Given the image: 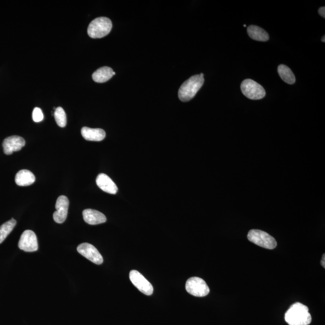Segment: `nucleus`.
<instances>
[{
	"label": "nucleus",
	"instance_id": "21",
	"mask_svg": "<svg viewBox=\"0 0 325 325\" xmlns=\"http://www.w3.org/2000/svg\"><path fill=\"white\" fill-rule=\"evenodd\" d=\"M32 118L33 120L35 122H41L44 120V114H43L41 108L39 107H35L34 108V111H33Z\"/></svg>",
	"mask_w": 325,
	"mask_h": 325
},
{
	"label": "nucleus",
	"instance_id": "24",
	"mask_svg": "<svg viewBox=\"0 0 325 325\" xmlns=\"http://www.w3.org/2000/svg\"><path fill=\"white\" fill-rule=\"evenodd\" d=\"M325 36H324L323 37H322V41L323 42H325Z\"/></svg>",
	"mask_w": 325,
	"mask_h": 325
},
{
	"label": "nucleus",
	"instance_id": "25",
	"mask_svg": "<svg viewBox=\"0 0 325 325\" xmlns=\"http://www.w3.org/2000/svg\"><path fill=\"white\" fill-rule=\"evenodd\" d=\"M246 27V25H244V27Z\"/></svg>",
	"mask_w": 325,
	"mask_h": 325
},
{
	"label": "nucleus",
	"instance_id": "11",
	"mask_svg": "<svg viewBox=\"0 0 325 325\" xmlns=\"http://www.w3.org/2000/svg\"><path fill=\"white\" fill-rule=\"evenodd\" d=\"M26 145V141L18 136H12L5 138L2 147L5 154L11 155L15 151H19Z\"/></svg>",
	"mask_w": 325,
	"mask_h": 325
},
{
	"label": "nucleus",
	"instance_id": "22",
	"mask_svg": "<svg viewBox=\"0 0 325 325\" xmlns=\"http://www.w3.org/2000/svg\"><path fill=\"white\" fill-rule=\"evenodd\" d=\"M319 14L320 15H321L322 17L325 18V7H321V8L319 9L318 11Z\"/></svg>",
	"mask_w": 325,
	"mask_h": 325
},
{
	"label": "nucleus",
	"instance_id": "19",
	"mask_svg": "<svg viewBox=\"0 0 325 325\" xmlns=\"http://www.w3.org/2000/svg\"><path fill=\"white\" fill-rule=\"evenodd\" d=\"M17 225V221L12 218L11 220L6 222L0 226V244L3 242L7 237L9 235L15 226Z\"/></svg>",
	"mask_w": 325,
	"mask_h": 325
},
{
	"label": "nucleus",
	"instance_id": "12",
	"mask_svg": "<svg viewBox=\"0 0 325 325\" xmlns=\"http://www.w3.org/2000/svg\"><path fill=\"white\" fill-rule=\"evenodd\" d=\"M97 185L105 192L115 195L118 192V188L116 184L109 176L105 173H100L96 179Z\"/></svg>",
	"mask_w": 325,
	"mask_h": 325
},
{
	"label": "nucleus",
	"instance_id": "6",
	"mask_svg": "<svg viewBox=\"0 0 325 325\" xmlns=\"http://www.w3.org/2000/svg\"><path fill=\"white\" fill-rule=\"evenodd\" d=\"M186 290L188 293L196 297L206 296L210 292V289L205 281L198 277L188 279L186 282Z\"/></svg>",
	"mask_w": 325,
	"mask_h": 325
},
{
	"label": "nucleus",
	"instance_id": "10",
	"mask_svg": "<svg viewBox=\"0 0 325 325\" xmlns=\"http://www.w3.org/2000/svg\"><path fill=\"white\" fill-rule=\"evenodd\" d=\"M69 205V201L67 196L61 195L58 198L55 206L56 211L53 214V219L55 222L62 223L66 221Z\"/></svg>",
	"mask_w": 325,
	"mask_h": 325
},
{
	"label": "nucleus",
	"instance_id": "18",
	"mask_svg": "<svg viewBox=\"0 0 325 325\" xmlns=\"http://www.w3.org/2000/svg\"><path fill=\"white\" fill-rule=\"evenodd\" d=\"M279 76L284 82L289 85H293L296 82V78L293 72L286 65H280L278 68Z\"/></svg>",
	"mask_w": 325,
	"mask_h": 325
},
{
	"label": "nucleus",
	"instance_id": "1",
	"mask_svg": "<svg viewBox=\"0 0 325 325\" xmlns=\"http://www.w3.org/2000/svg\"><path fill=\"white\" fill-rule=\"evenodd\" d=\"M284 317L289 325H309L312 321L308 307L299 302L292 305Z\"/></svg>",
	"mask_w": 325,
	"mask_h": 325
},
{
	"label": "nucleus",
	"instance_id": "20",
	"mask_svg": "<svg viewBox=\"0 0 325 325\" xmlns=\"http://www.w3.org/2000/svg\"><path fill=\"white\" fill-rule=\"evenodd\" d=\"M55 122L60 127L64 128L67 125V115L63 108L59 107L55 108L54 112Z\"/></svg>",
	"mask_w": 325,
	"mask_h": 325
},
{
	"label": "nucleus",
	"instance_id": "23",
	"mask_svg": "<svg viewBox=\"0 0 325 325\" xmlns=\"http://www.w3.org/2000/svg\"><path fill=\"white\" fill-rule=\"evenodd\" d=\"M325 254H324V256H323V257H322V260H321V264H322V266H323L324 268H325Z\"/></svg>",
	"mask_w": 325,
	"mask_h": 325
},
{
	"label": "nucleus",
	"instance_id": "15",
	"mask_svg": "<svg viewBox=\"0 0 325 325\" xmlns=\"http://www.w3.org/2000/svg\"><path fill=\"white\" fill-rule=\"evenodd\" d=\"M36 178L34 173L29 170L19 171L15 176V183L19 186H29L34 183Z\"/></svg>",
	"mask_w": 325,
	"mask_h": 325
},
{
	"label": "nucleus",
	"instance_id": "2",
	"mask_svg": "<svg viewBox=\"0 0 325 325\" xmlns=\"http://www.w3.org/2000/svg\"><path fill=\"white\" fill-rule=\"evenodd\" d=\"M204 77L200 75H195L186 80L181 86L178 90V98L181 102H187L193 99L203 86Z\"/></svg>",
	"mask_w": 325,
	"mask_h": 325
},
{
	"label": "nucleus",
	"instance_id": "4",
	"mask_svg": "<svg viewBox=\"0 0 325 325\" xmlns=\"http://www.w3.org/2000/svg\"><path fill=\"white\" fill-rule=\"evenodd\" d=\"M248 239L251 242L262 248L274 249L277 246V242L273 237L263 231L252 230L249 231Z\"/></svg>",
	"mask_w": 325,
	"mask_h": 325
},
{
	"label": "nucleus",
	"instance_id": "17",
	"mask_svg": "<svg viewBox=\"0 0 325 325\" xmlns=\"http://www.w3.org/2000/svg\"><path fill=\"white\" fill-rule=\"evenodd\" d=\"M247 30L249 37L256 41L266 42L269 39L268 33L259 27L252 25L248 27Z\"/></svg>",
	"mask_w": 325,
	"mask_h": 325
},
{
	"label": "nucleus",
	"instance_id": "14",
	"mask_svg": "<svg viewBox=\"0 0 325 325\" xmlns=\"http://www.w3.org/2000/svg\"><path fill=\"white\" fill-rule=\"evenodd\" d=\"M82 135L85 139L89 141H95L100 142L104 140L105 132L104 130L101 128H91L89 127H83L81 130Z\"/></svg>",
	"mask_w": 325,
	"mask_h": 325
},
{
	"label": "nucleus",
	"instance_id": "8",
	"mask_svg": "<svg viewBox=\"0 0 325 325\" xmlns=\"http://www.w3.org/2000/svg\"><path fill=\"white\" fill-rule=\"evenodd\" d=\"M77 251L85 258L98 265L103 263L102 256L101 255L97 249L91 244L87 243L80 244L77 247Z\"/></svg>",
	"mask_w": 325,
	"mask_h": 325
},
{
	"label": "nucleus",
	"instance_id": "3",
	"mask_svg": "<svg viewBox=\"0 0 325 325\" xmlns=\"http://www.w3.org/2000/svg\"><path fill=\"white\" fill-rule=\"evenodd\" d=\"M112 22L106 17H99L90 22L87 29L88 35L92 38H102L109 34Z\"/></svg>",
	"mask_w": 325,
	"mask_h": 325
},
{
	"label": "nucleus",
	"instance_id": "7",
	"mask_svg": "<svg viewBox=\"0 0 325 325\" xmlns=\"http://www.w3.org/2000/svg\"><path fill=\"white\" fill-rule=\"evenodd\" d=\"M130 281L138 291L146 295L150 296L153 293L154 289L149 281L137 271L133 270L130 273Z\"/></svg>",
	"mask_w": 325,
	"mask_h": 325
},
{
	"label": "nucleus",
	"instance_id": "5",
	"mask_svg": "<svg viewBox=\"0 0 325 325\" xmlns=\"http://www.w3.org/2000/svg\"><path fill=\"white\" fill-rule=\"evenodd\" d=\"M241 90L249 99L258 100L266 96L265 89L260 85L251 79H246L241 83Z\"/></svg>",
	"mask_w": 325,
	"mask_h": 325
},
{
	"label": "nucleus",
	"instance_id": "16",
	"mask_svg": "<svg viewBox=\"0 0 325 325\" xmlns=\"http://www.w3.org/2000/svg\"><path fill=\"white\" fill-rule=\"evenodd\" d=\"M115 74L112 68L104 67L96 70L92 75V79L95 82L102 83L108 81Z\"/></svg>",
	"mask_w": 325,
	"mask_h": 325
},
{
	"label": "nucleus",
	"instance_id": "9",
	"mask_svg": "<svg viewBox=\"0 0 325 325\" xmlns=\"http://www.w3.org/2000/svg\"><path fill=\"white\" fill-rule=\"evenodd\" d=\"M18 247L26 252H34L38 249V243L36 234L32 230H26L19 239Z\"/></svg>",
	"mask_w": 325,
	"mask_h": 325
},
{
	"label": "nucleus",
	"instance_id": "13",
	"mask_svg": "<svg viewBox=\"0 0 325 325\" xmlns=\"http://www.w3.org/2000/svg\"><path fill=\"white\" fill-rule=\"evenodd\" d=\"M83 216L86 222L91 225H98L107 221L104 214L92 209H86L83 211Z\"/></svg>",
	"mask_w": 325,
	"mask_h": 325
}]
</instances>
